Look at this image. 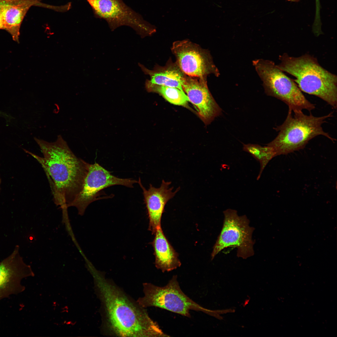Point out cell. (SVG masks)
<instances>
[{"mask_svg":"<svg viewBox=\"0 0 337 337\" xmlns=\"http://www.w3.org/2000/svg\"><path fill=\"white\" fill-rule=\"evenodd\" d=\"M103 311L104 325L109 334L124 337H162L164 333L145 308L129 297L93 265L88 268Z\"/></svg>","mask_w":337,"mask_h":337,"instance_id":"cell-1","label":"cell"},{"mask_svg":"<svg viewBox=\"0 0 337 337\" xmlns=\"http://www.w3.org/2000/svg\"><path fill=\"white\" fill-rule=\"evenodd\" d=\"M34 139L43 157L23 149L41 164L49 181L54 203L60 206L63 213L67 212L82 189L90 164L77 157L61 135L53 142L36 137Z\"/></svg>","mask_w":337,"mask_h":337,"instance_id":"cell-2","label":"cell"},{"mask_svg":"<svg viewBox=\"0 0 337 337\" xmlns=\"http://www.w3.org/2000/svg\"><path fill=\"white\" fill-rule=\"evenodd\" d=\"M278 67L295 77L302 91L316 96L334 109L337 107V76L326 70L317 59L306 54L299 57L284 53L279 56Z\"/></svg>","mask_w":337,"mask_h":337,"instance_id":"cell-3","label":"cell"},{"mask_svg":"<svg viewBox=\"0 0 337 337\" xmlns=\"http://www.w3.org/2000/svg\"><path fill=\"white\" fill-rule=\"evenodd\" d=\"M333 112L320 117L305 114L301 110L293 111L289 109L286 118L281 125L274 129L279 133L266 145L273 149L275 156L286 154L304 148L309 141L320 135L332 141L335 140L323 130L322 125Z\"/></svg>","mask_w":337,"mask_h":337,"instance_id":"cell-4","label":"cell"},{"mask_svg":"<svg viewBox=\"0 0 337 337\" xmlns=\"http://www.w3.org/2000/svg\"><path fill=\"white\" fill-rule=\"evenodd\" d=\"M177 275L173 276L164 286L150 283L143 284L144 295L137 302L142 307H155L190 318V311L202 312L219 319L224 310H212L201 306L186 295L181 290Z\"/></svg>","mask_w":337,"mask_h":337,"instance_id":"cell-5","label":"cell"},{"mask_svg":"<svg viewBox=\"0 0 337 337\" xmlns=\"http://www.w3.org/2000/svg\"><path fill=\"white\" fill-rule=\"evenodd\" d=\"M253 65L263 82L265 92L286 103L293 111H311L315 105L307 99L295 81L269 60L259 59Z\"/></svg>","mask_w":337,"mask_h":337,"instance_id":"cell-6","label":"cell"},{"mask_svg":"<svg viewBox=\"0 0 337 337\" xmlns=\"http://www.w3.org/2000/svg\"><path fill=\"white\" fill-rule=\"evenodd\" d=\"M223 213V226L213 247L211 259L228 247L236 248L238 257L246 259L252 256L254 254L252 238L254 228L250 226L247 217L239 216L236 210L231 209L224 210Z\"/></svg>","mask_w":337,"mask_h":337,"instance_id":"cell-7","label":"cell"},{"mask_svg":"<svg viewBox=\"0 0 337 337\" xmlns=\"http://www.w3.org/2000/svg\"><path fill=\"white\" fill-rule=\"evenodd\" d=\"M95 17L105 20L113 31L122 26L133 28L142 38L156 32L155 26L144 20L123 0H86Z\"/></svg>","mask_w":337,"mask_h":337,"instance_id":"cell-8","label":"cell"},{"mask_svg":"<svg viewBox=\"0 0 337 337\" xmlns=\"http://www.w3.org/2000/svg\"><path fill=\"white\" fill-rule=\"evenodd\" d=\"M138 182L131 178L117 177L96 163L90 164L82 189L69 207H76L78 214L83 216L91 203L104 199L100 196L104 189L115 185L132 188L133 184Z\"/></svg>","mask_w":337,"mask_h":337,"instance_id":"cell-9","label":"cell"},{"mask_svg":"<svg viewBox=\"0 0 337 337\" xmlns=\"http://www.w3.org/2000/svg\"><path fill=\"white\" fill-rule=\"evenodd\" d=\"M171 51L176 62L185 75L200 78H207L210 74L219 75L209 52L189 40L175 41Z\"/></svg>","mask_w":337,"mask_h":337,"instance_id":"cell-10","label":"cell"},{"mask_svg":"<svg viewBox=\"0 0 337 337\" xmlns=\"http://www.w3.org/2000/svg\"><path fill=\"white\" fill-rule=\"evenodd\" d=\"M19 249L16 245L12 253L0 262V301L23 292L25 287L22 280L34 276L31 266L25 263L20 256Z\"/></svg>","mask_w":337,"mask_h":337,"instance_id":"cell-11","label":"cell"},{"mask_svg":"<svg viewBox=\"0 0 337 337\" xmlns=\"http://www.w3.org/2000/svg\"><path fill=\"white\" fill-rule=\"evenodd\" d=\"M182 87L189 101L196 109L198 115L206 125L210 124L222 114V109L208 89L207 78L185 75Z\"/></svg>","mask_w":337,"mask_h":337,"instance_id":"cell-12","label":"cell"},{"mask_svg":"<svg viewBox=\"0 0 337 337\" xmlns=\"http://www.w3.org/2000/svg\"><path fill=\"white\" fill-rule=\"evenodd\" d=\"M138 183L143 190L149 219V229L154 234L161 227V217L166 204L175 196L179 188L173 191V188L170 187L171 182L164 180L159 188H156L150 184L148 190L142 185L140 178Z\"/></svg>","mask_w":337,"mask_h":337,"instance_id":"cell-13","label":"cell"},{"mask_svg":"<svg viewBox=\"0 0 337 337\" xmlns=\"http://www.w3.org/2000/svg\"><path fill=\"white\" fill-rule=\"evenodd\" d=\"M3 29L18 42L21 24L26 13L33 6H42L40 0H0Z\"/></svg>","mask_w":337,"mask_h":337,"instance_id":"cell-14","label":"cell"},{"mask_svg":"<svg viewBox=\"0 0 337 337\" xmlns=\"http://www.w3.org/2000/svg\"><path fill=\"white\" fill-rule=\"evenodd\" d=\"M138 65L142 71L150 77L146 81L151 84L175 87L183 91L182 84L185 75L175 62L169 60L164 66L156 65L152 70L143 65Z\"/></svg>","mask_w":337,"mask_h":337,"instance_id":"cell-15","label":"cell"},{"mask_svg":"<svg viewBox=\"0 0 337 337\" xmlns=\"http://www.w3.org/2000/svg\"><path fill=\"white\" fill-rule=\"evenodd\" d=\"M154 234L153 245L156 267L164 272L179 267L181 263L177 253L164 235L161 227L158 228Z\"/></svg>","mask_w":337,"mask_h":337,"instance_id":"cell-16","label":"cell"},{"mask_svg":"<svg viewBox=\"0 0 337 337\" xmlns=\"http://www.w3.org/2000/svg\"><path fill=\"white\" fill-rule=\"evenodd\" d=\"M145 87L148 92L159 94L172 104L188 107L189 101L183 91L175 87L151 84L146 81Z\"/></svg>","mask_w":337,"mask_h":337,"instance_id":"cell-17","label":"cell"},{"mask_svg":"<svg viewBox=\"0 0 337 337\" xmlns=\"http://www.w3.org/2000/svg\"><path fill=\"white\" fill-rule=\"evenodd\" d=\"M243 150L250 154L257 161L259 162L260 168L257 178L258 180L262 173L270 161L276 157L273 150L267 145L262 146L258 144H243Z\"/></svg>","mask_w":337,"mask_h":337,"instance_id":"cell-18","label":"cell"},{"mask_svg":"<svg viewBox=\"0 0 337 337\" xmlns=\"http://www.w3.org/2000/svg\"><path fill=\"white\" fill-rule=\"evenodd\" d=\"M3 29V22L2 13V9L0 3V29Z\"/></svg>","mask_w":337,"mask_h":337,"instance_id":"cell-19","label":"cell"},{"mask_svg":"<svg viewBox=\"0 0 337 337\" xmlns=\"http://www.w3.org/2000/svg\"><path fill=\"white\" fill-rule=\"evenodd\" d=\"M1 182H2L1 178V175L0 174V192L1 190Z\"/></svg>","mask_w":337,"mask_h":337,"instance_id":"cell-20","label":"cell"},{"mask_svg":"<svg viewBox=\"0 0 337 337\" xmlns=\"http://www.w3.org/2000/svg\"><path fill=\"white\" fill-rule=\"evenodd\" d=\"M287 0L289 1H297V0Z\"/></svg>","mask_w":337,"mask_h":337,"instance_id":"cell-21","label":"cell"}]
</instances>
